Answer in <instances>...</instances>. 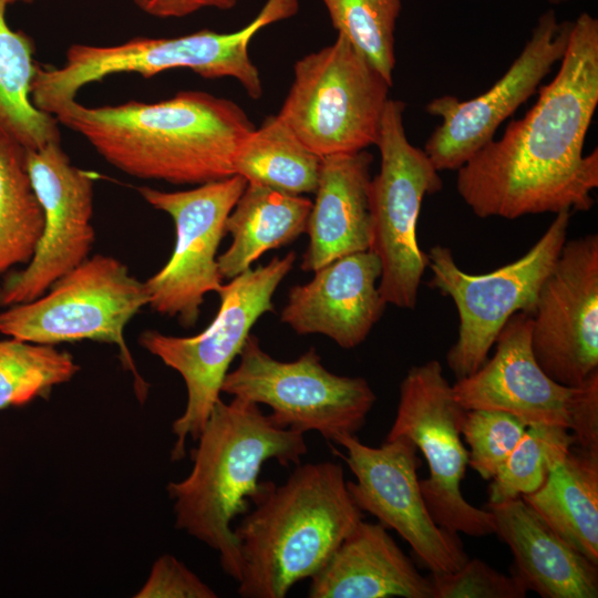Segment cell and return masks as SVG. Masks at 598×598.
<instances>
[{
	"mask_svg": "<svg viewBox=\"0 0 598 598\" xmlns=\"http://www.w3.org/2000/svg\"><path fill=\"white\" fill-rule=\"evenodd\" d=\"M457 169L456 190L480 218L587 212L598 187V148L585 154L598 105V20L581 12L555 78Z\"/></svg>",
	"mask_w": 598,
	"mask_h": 598,
	"instance_id": "cell-1",
	"label": "cell"
},
{
	"mask_svg": "<svg viewBox=\"0 0 598 598\" xmlns=\"http://www.w3.org/2000/svg\"><path fill=\"white\" fill-rule=\"evenodd\" d=\"M54 117L118 171L175 185L234 175L235 155L255 128L234 101L203 91H181L155 103L97 107L75 100Z\"/></svg>",
	"mask_w": 598,
	"mask_h": 598,
	"instance_id": "cell-2",
	"label": "cell"
},
{
	"mask_svg": "<svg viewBox=\"0 0 598 598\" xmlns=\"http://www.w3.org/2000/svg\"><path fill=\"white\" fill-rule=\"evenodd\" d=\"M196 441L190 473L167 485L175 526L217 551L223 570L238 582L241 557L233 519L266 488L258 477L267 461L298 465L308 446L302 433L277 426L259 404L238 396L217 400Z\"/></svg>",
	"mask_w": 598,
	"mask_h": 598,
	"instance_id": "cell-3",
	"label": "cell"
},
{
	"mask_svg": "<svg viewBox=\"0 0 598 598\" xmlns=\"http://www.w3.org/2000/svg\"><path fill=\"white\" fill-rule=\"evenodd\" d=\"M234 528L241 557L238 595L283 598L311 578L362 520L340 464H298L285 483L267 482Z\"/></svg>",
	"mask_w": 598,
	"mask_h": 598,
	"instance_id": "cell-4",
	"label": "cell"
},
{
	"mask_svg": "<svg viewBox=\"0 0 598 598\" xmlns=\"http://www.w3.org/2000/svg\"><path fill=\"white\" fill-rule=\"evenodd\" d=\"M298 10L299 0H267L247 25L234 32L204 29L174 38L137 37L114 45L72 44L61 66L37 65L31 101L54 116L92 82L117 73L148 79L174 69H188L205 79L233 78L257 100L262 95V83L250 59L249 43L261 29L293 17Z\"/></svg>",
	"mask_w": 598,
	"mask_h": 598,
	"instance_id": "cell-5",
	"label": "cell"
},
{
	"mask_svg": "<svg viewBox=\"0 0 598 598\" xmlns=\"http://www.w3.org/2000/svg\"><path fill=\"white\" fill-rule=\"evenodd\" d=\"M296 255L274 257L267 265L249 268L217 291L220 306L212 323L193 337H175L146 330L140 344L177 371L186 385L187 402L172 426L176 441L172 461L185 456L188 437L196 441L221 392L230 363L239 355L250 329L274 311L272 296L292 269Z\"/></svg>",
	"mask_w": 598,
	"mask_h": 598,
	"instance_id": "cell-6",
	"label": "cell"
},
{
	"mask_svg": "<svg viewBox=\"0 0 598 598\" xmlns=\"http://www.w3.org/2000/svg\"><path fill=\"white\" fill-rule=\"evenodd\" d=\"M392 86L344 37L306 54L278 115L313 153L324 157L375 145Z\"/></svg>",
	"mask_w": 598,
	"mask_h": 598,
	"instance_id": "cell-7",
	"label": "cell"
},
{
	"mask_svg": "<svg viewBox=\"0 0 598 598\" xmlns=\"http://www.w3.org/2000/svg\"><path fill=\"white\" fill-rule=\"evenodd\" d=\"M405 103L389 99L375 146L380 169L369 188V249L381 262L379 291L386 305L414 309L429 265L417 243V220L423 199L442 189L443 182L423 148L408 138Z\"/></svg>",
	"mask_w": 598,
	"mask_h": 598,
	"instance_id": "cell-8",
	"label": "cell"
},
{
	"mask_svg": "<svg viewBox=\"0 0 598 598\" xmlns=\"http://www.w3.org/2000/svg\"><path fill=\"white\" fill-rule=\"evenodd\" d=\"M146 305L145 282L118 259L97 254L56 280L47 295L0 311V333L48 346L80 340L115 344L144 401L148 384L135 367L124 329Z\"/></svg>",
	"mask_w": 598,
	"mask_h": 598,
	"instance_id": "cell-9",
	"label": "cell"
},
{
	"mask_svg": "<svg viewBox=\"0 0 598 598\" xmlns=\"http://www.w3.org/2000/svg\"><path fill=\"white\" fill-rule=\"evenodd\" d=\"M570 212L555 214L546 231L520 258L487 274H470L442 245L427 252L430 286L450 297L458 313V332L446 354L456 380L474 373L517 312L533 313L539 289L567 240Z\"/></svg>",
	"mask_w": 598,
	"mask_h": 598,
	"instance_id": "cell-10",
	"label": "cell"
},
{
	"mask_svg": "<svg viewBox=\"0 0 598 598\" xmlns=\"http://www.w3.org/2000/svg\"><path fill=\"white\" fill-rule=\"evenodd\" d=\"M530 329L532 313L511 317L495 341L494 354L452 384L456 401L465 410L507 412L527 426H563L576 445L598 448V372L578 386L556 382L534 355Z\"/></svg>",
	"mask_w": 598,
	"mask_h": 598,
	"instance_id": "cell-11",
	"label": "cell"
},
{
	"mask_svg": "<svg viewBox=\"0 0 598 598\" xmlns=\"http://www.w3.org/2000/svg\"><path fill=\"white\" fill-rule=\"evenodd\" d=\"M221 392L269 406L270 420L281 429L317 431L329 441L360 431L377 400L364 378L330 372L315 348L293 361H279L254 334L237 368L225 375Z\"/></svg>",
	"mask_w": 598,
	"mask_h": 598,
	"instance_id": "cell-12",
	"label": "cell"
},
{
	"mask_svg": "<svg viewBox=\"0 0 598 598\" xmlns=\"http://www.w3.org/2000/svg\"><path fill=\"white\" fill-rule=\"evenodd\" d=\"M465 412L437 360L413 365L400 384L386 439L405 436L425 457L430 474L420 487L435 523L454 534L482 537L494 534L495 524L492 513L470 504L461 489L468 465L461 440Z\"/></svg>",
	"mask_w": 598,
	"mask_h": 598,
	"instance_id": "cell-13",
	"label": "cell"
},
{
	"mask_svg": "<svg viewBox=\"0 0 598 598\" xmlns=\"http://www.w3.org/2000/svg\"><path fill=\"white\" fill-rule=\"evenodd\" d=\"M247 186L238 174L188 190L165 192L142 186L138 193L175 224L176 240L166 265L145 282L148 305L159 315L193 327L204 298L223 286L217 250L226 219Z\"/></svg>",
	"mask_w": 598,
	"mask_h": 598,
	"instance_id": "cell-14",
	"label": "cell"
},
{
	"mask_svg": "<svg viewBox=\"0 0 598 598\" xmlns=\"http://www.w3.org/2000/svg\"><path fill=\"white\" fill-rule=\"evenodd\" d=\"M333 442L346 450L341 457L355 476V482H347L355 505L394 529L431 573L454 571L468 559L457 534L437 525L424 502L419 450L410 439H385L379 447L363 444L355 434Z\"/></svg>",
	"mask_w": 598,
	"mask_h": 598,
	"instance_id": "cell-15",
	"label": "cell"
},
{
	"mask_svg": "<svg viewBox=\"0 0 598 598\" xmlns=\"http://www.w3.org/2000/svg\"><path fill=\"white\" fill-rule=\"evenodd\" d=\"M571 25L573 21H559L553 9L545 11L519 54L487 91L466 101L442 95L426 104L425 111L441 118L423 147L439 172L457 171L538 91L564 56Z\"/></svg>",
	"mask_w": 598,
	"mask_h": 598,
	"instance_id": "cell-16",
	"label": "cell"
},
{
	"mask_svg": "<svg viewBox=\"0 0 598 598\" xmlns=\"http://www.w3.org/2000/svg\"><path fill=\"white\" fill-rule=\"evenodd\" d=\"M25 166L42 206L44 225L27 266L8 275L0 305L32 301L82 264L92 249L94 177L72 165L60 142L25 150Z\"/></svg>",
	"mask_w": 598,
	"mask_h": 598,
	"instance_id": "cell-17",
	"label": "cell"
},
{
	"mask_svg": "<svg viewBox=\"0 0 598 598\" xmlns=\"http://www.w3.org/2000/svg\"><path fill=\"white\" fill-rule=\"evenodd\" d=\"M530 343L556 382L578 386L598 372V236L567 239L532 313Z\"/></svg>",
	"mask_w": 598,
	"mask_h": 598,
	"instance_id": "cell-18",
	"label": "cell"
},
{
	"mask_svg": "<svg viewBox=\"0 0 598 598\" xmlns=\"http://www.w3.org/2000/svg\"><path fill=\"white\" fill-rule=\"evenodd\" d=\"M381 262L370 250L339 257L288 292L280 320L298 334H323L344 349L361 344L386 303L377 286Z\"/></svg>",
	"mask_w": 598,
	"mask_h": 598,
	"instance_id": "cell-19",
	"label": "cell"
},
{
	"mask_svg": "<svg viewBox=\"0 0 598 598\" xmlns=\"http://www.w3.org/2000/svg\"><path fill=\"white\" fill-rule=\"evenodd\" d=\"M514 557L512 575L543 598H597L598 565L564 540L522 497L486 504Z\"/></svg>",
	"mask_w": 598,
	"mask_h": 598,
	"instance_id": "cell-20",
	"label": "cell"
},
{
	"mask_svg": "<svg viewBox=\"0 0 598 598\" xmlns=\"http://www.w3.org/2000/svg\"><path fill=\"white\" fill-rule=\"evenodd\" d=\"M373 156L365 150L322 157L316 198L307 221L309 244L301 269L369 249V188Z\"/></svg>",
	"mask_w": 598,
	"mask_h": 598,
	"instance_id": "cell-21",
	"label": "cell"
},
{
	"mask_svg": "<svg viewBox=\"0 0 598 598\" xmlns=\"http://www.w3.org/2000/svg\"><path fill=\"white\" fill-rule=\"evenodd\" d=\"M310 579V598H432L429 577L386 527L363 519Z\"/></svg>",
	"mask_w": 598,
	"mask_h": 598,
	"instance_id": "cell-22",
	"label": "cell"
},
{
	"mask_svg": "<svg viewBox=\"0 0 598 598\" xmlns=\"http://www.w3.org/2000/svg\"><path fill=\"white\" fill-rule=\"evenodd\" d=\"M311 206L312 202L302 195L247 183L226 219V233L233 243L217 257L220 276L233 279L251 268L264 252L306 233Z\"/></svg>",
	"mask_w": 598,
	"mask_h": 598,
	"instance_id": "cell-23",
	"label": "cell"
},
{
	"mask_svg": "<svg viewBox=\"0 0 598 598\" xmlns=\"http://www.w3.org/2000/svg\"><path fill=\"white\" fill-rule=\"evenodd\" d=\"M522 498L564 540L598 565V448L574 445L544 484Z\"/></svg>",
	"mask_w": 598,
	"mask_h": 598,
	"instance_id": "cell-24",
	"label": "cell"
},
{
	"mask_svg": "<svg viewBox=\"0 0 598 598\" xmlns=\"http://www.w3.org/2000/svg\"><path fill=\"white\" fill-rule=\"evenodd\" d=\"M0 0V137L24 150H37L61 141L56 118L38 110L31 101L37 70L34 44L23 31L12 30Z\"/></svg>",
	"mask_w": 598,
	"mask_h": 598,
	"instance_id": "cell-25",
	"label": "cell"
},
{
	"mask_svg": "<svg viewBox=\"0 0 598 598\" xmlns=\"http://www.w3.org/2000/svg\"><path fill=\"white\" fill-rule=\"evenodd\" d=\"M322 157L310 151L278 115L267 116L240 144L234 161L235 174L247 183L283 193H315Z\"/></svg>",
	"mask_w": 598,
	"mask_h": 598,
	"instance_id": "cell-26",
	"label": "cell"
},
{
	"mask_svg": "<svg viewBox=\"0 0 598 598\" xmlns=\"http://www.w3.org/2000/svg\"><path fill=\"white\" fill-rule=\"evenodd\" d=\"M43 225V209L25 166V150L0 137V275L31 260Z\"/></svg>",
	"mask_w": 598,
	"mask_h": 598,
	"instance_id": "cell-27",
	"label": "cell"
},
{
	"mask_svg": "<svg viewBox=\"0 0 598 598\" xmlns=\"http://www.w3.org/2000/svg\"><path fill=\"white\" fill-rule=\"evenodd\" d=\"M79 369L69 352L54 346L14 338L0 340V410L48 398Z\"/></svg>",
	"mask_w": 598,
	"mask_h": 598,
	"instance_id": "cell-28",
	"label": "cell"
},
{
	"mask_svg": "<svg viewBox=\"0 0 598 598\" xmlns=\"http://www.w3.org/2000/svg\"><path fill=\"white\" fill-rule=\"evenodd\" d=\"M574 445L575 436L563 426H527L491 480L487 503H502L536 492Z\"/></svg>",
	"mask_w": 598,
	"mask_h": 598,
	"instance_id": "cell-29",
	"label": "cell"
},
{
	"mask_svg": "<svg viewBox=\"0 0 598 598\" xmlns=\"http://www.w3.org/2000/svg\"><path fill=\"white\" fill-rule=\"evenodd\" d=\"M337 34L350 41L390 82L402 0H321Z\"/></svg>",
	"mask_w": 598,
	"mask_h": 598,
	"instance_id": "cell-30",
	"label": "cell"
},
{
	"mask_svg": "<svg viewBox=\"0 0 598 598\" xmlns=\"http://www.w3.org/2000/svg\"><path fill=\"white\" fill-rule=\"evenodd\" d=\"M526 429L524 422L504 411L466 410L461 432L470 447L468 465L483 480L491 481Z\"/></svg>",
	"mask_w": 598,
	"mask_h": 598,
	"instance_id": "cell-31",
	"label": "cell"
},
{
	"mask_svg": "<svg viewBox=\"0 0 598 598\" xmlns=\"http://www.w3.org/2000/svg\"><path fill=\"white\" fill-rule=\"evenodd\" d=\"M427 577L432 598H525L528 591L514 575L502 574L477 558H468L454 571Z\"/></svg>",
	"mask_w": 598,
	"mask_h": 598,
	"instance_id": "cell-32",
	"label": "cell"
},
{
	"mask_svg": "<svg viewBox=\"0 0 598 598\" xmlns=\"http://www.w3.org/2000/svg\"><path fill=\"white\" fill-rule=\"evenodd\" d=\"M137 598H216L217 594L182 561L171 555L158 557Z\"/></svg>",
	"mask_w": 598,
	"mask_h": 598,
	"instance_id": "cell-33",
	"label": "cell"
},
{
	"mask_svg": "<svg viewBox=\"0 0 598 598\" xmlns=\"http://www.w3.org/2000/svg\"><path fill=\"white\" fill-rule=\"evenodd\" d=\"M239 0H133L135 6L152 17L183 18L205 8L230 10Z\"/></svg>",
	"mask_w": 598,
	"mask_h": 598,
	"instance_id": "cell-34",
	"label": "cell"
},
{
	"mask_svg": "<svg viewBox=\"0 0 598 598\" xmlns=\"http://www.w3.org/2000/svg\"><path fill=\"white\" fill-rule=\"evenodd\" d=\"M2 1L8 6V4L17 3V2L31 3L34 0H2Z\"/></svg>",
	"mask_w": 598,
	"mask_h": 598,
	"instance_id": "cell-35",
	"label": "cell"
},
{
	"mask_svg": "<svg viewBox=\"0 0 598 598\" xmlns=\"http://www.w3.org/2000/svg\"><path fill=\"white\" fill-rule=\"evenodd\" d=\"M547 1L550 2L551 4H561V3L569 2L573 0H547Z\"/></svg>",
	"mask_w": 598,
	"mask_h": 598,
	"instance_id": "cell-36",
	"label": "cell"
}]
</instances>
